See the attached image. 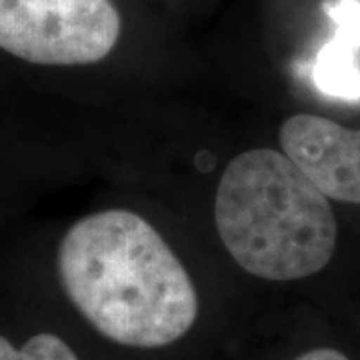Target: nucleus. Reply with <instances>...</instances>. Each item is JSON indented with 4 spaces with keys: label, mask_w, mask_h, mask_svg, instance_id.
<instances>
[{
    "label": "nucleus",
    "mask_w": 360,
    "mask_h": 360,
    "mask_svg": "<svg viewBox=\"0 0 360 360\" xmlns=\"http://www.w3.org/2000/svg\"><path fill=\"white\" fill-rule=\"evenodd\" d=\"M296 360H348V356H345L340 350H335V348H314V350L304 352Z\"/></svg>",
    "instance_id": "obj_7"
},
{
    "label": "nucleus",
    "mask_w": 360,
    "mask_h": 360,
    "mask_svg": "<svg viewBox=\"0 0 360 360\" xmlns=\"http://www.w3.org/2000/svg\"><path fill=\"white\" fill-rule=\"evenodd\" d=\"M0 360H78V356L63 338L51 333H40L22 348L13 347V342L0 336Z\"/></svg>",
    "instance_id": "obj_6"
},
{
    "label": "nucleus",
    "mask_w": 360,
    "mask_h": 360,
    "mask_svg": "<svg viewBox=\"0 0 360 360\" xmlns=\"http://www.w3.org/2000/svg\"><path fill=\"white\" fill-rule=\"evenodd\" d=\"M281 146L326 198L360 205V130L295 115L281 129Z\"/></svg>",
    "instance_id": "obj_4"
},
{
    "label": "nucleus",
    "mask_w": 360,
    "mask_h": 360,
    "mask_svg": "<svg viewBox=\"0 0 360 360\" xmlns=\"http://www.w3.org/2000/svg\"><path fill=\"white\" fill-rule=\"evenodd\" d=\"M214 220L229 255L258 278H307L335 255L338 226L328 198L288 156L270 148L229 162Z\"/></svg>",
    "instance_id": "obj_2"
},
{
    "label": "nucleus",
    "mask_w": 360,
    "mask_h": 360,
    "mask_svg": "<svg viewBox=\"0 0 360 360\" xmlns=\"http://www.w3.org/2000/svg\"><path fill=\"white\" fill-rule=\"evenodd\" d=\"M70 302L106 338L134 348L176 342L198 316V295L160 232L130 210L78 220L58 250Z\"/></svg>",
    "instance_id": "obj_1"
},
{
    "label": "nucleus",
    "mask_w": 360,
    "mask_h": 360,
    "mask_svg": "<svg viewBox=\"0 0 360 360\" xmlns=\"http://www.w3.org/2000/svg\"><path fill=\"white\" fill-rule=\"evenodd\" d=\"M326 14L335 20L336 32L316 56L312 80L316 89L342 101H360V0H328Z\"/></svg>",
    "instance_id": "obj_5"
},
{
    "label": "nucleus",
    "mask_w": 360,
    "mask_h": 360,
    "mask_svg": "<svg viewBox=\"0 0 360 360\" xmlns=\"http://www.w3.org/2000/svg\"><path fill=\"white\" fill-rule=\"evenodd\" d=\"M118 37L108 0H0V49L32 65H94Z\"/></svg>",
    "instance_id": "obj_3"
}]
</instances>
